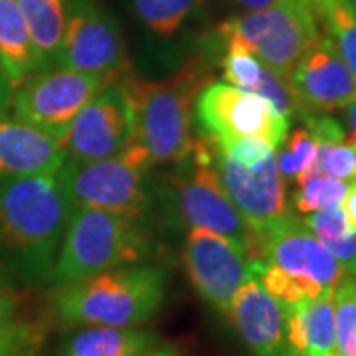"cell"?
Returning <instances> with one entry per match:
<instances>
[{"label": "cell", "mask_w": 356, "mask_h": 356, "mask_svg": "<svg viewBox=\"0 0 356 356\" xmlns=\"http://www.w3.org/2000/svg\"><path fill=\"white\" fill-rule=\"evenodd\" d=\"M72 214L56 172L0 180V243L30 280H51Z\"/></svg>", "instance_id": "1"}, {"label": "cell", "mask_w": 356, "mask_h": 356, "mask_svg": "<svg viewBox=\"0 0 356 356\" xmlns=\"http://www.w3.org/2000/svg\"><path fill=\"white\" fill-rule=\"evenodd\" d=\"M161 267L125 266L60 285L56 315L76 327H137L154 317L165 299Z\"/></svg>", "instance_id": "2"}, {"label": "cell", "mask_w": 356, "mask_h": 356, "mask_svg": "<svg viewBox=\"0 0 356 356\" xmlns=\"http://www.w3.org/2000/svg\"><path fill=\"white\" fill-rule=\"evenodd\" d=\"M206 83L202 70L194 64L165 81L123 83L135 111V143L153 163H178L191 153L194 103Z\"/></svg>", "instance_id": "3"}, {"label": "cell", "mask_w": 356, "mask_h": 356, "mask_svg": "<svg viewBox=\"0 0 356 356\" xmlns=\"http://www.w3.org/2000/svg\"><path fill=\"white\" fill-rule=\"evenodd\" d=\"M149 254V240L137 220L79 208L67 222L51 281L74 283L117 267L135 266Z\"/></svg>", "instance_id": "4"}, {"label": "cell", "mask_w": 356, "mask_h": 356, "mask_svg": "<svg viewBox=\"0 0 356 356\" xmlns=\"http://www.w3.org/2000/svg\"><path fill=\"white\" fill-rule=\"evenodd\" d=\"M153 165L149 153L133 143L123 153L102 161H72L56 172L74 210H103L119 216L139 220L149 204L147 170Z\"/></svg>", "instance_id": "5"}, {"label": "cell", "mask_w": 356, "mask_h": 356, "mask_svg": "<svg viewBox=\"0 0 356 356\" xmlns=\"http://www.w3.org/2000/svg\"><path fill=\"white\" fill-rule=\"evenodd\" d=\"M218 32L222 42L242 44L283 79H289L297 62L321 38L317 10L305 0H280L232 18Z\"/></svg>", "instance_id": "6"}, {"label": "cell", "mask_w": 356, "mask_h": 356, "mask_svg": "<svg viewBox=\"0 0 356 356\" xmlns=\"http://www.w3.org/2000/svg\"><path fill=\"white\" fill-rule=\"evenodd\" d=\"M178 163L180 168H177L170 182L180 220L188 228L210 229L228 238L254 259V232L220 182L210 140L204 137L194 139L191 153Z\"/></svg>", "instance_id": "7"}, {"label": "cell", "mask_w": 356, "mask_h": 356, "mask_svg": "<svg viewBox=\"0 0 356 356\" xmlns=\"http://www.w3.org/2000/svg\"><path fill=\"white\" fill-rule=\"evenodd\" d=\"M109 83L111 79L64 67L42 70L14 91V119L64 140L76 115Z\"/></svg>", "instance_id": "8"}, {"label": "cell", "mask_w": 356, "mask_h": 356, "mask_svg": "<svg viewBox=\"0 0 356 356\" xmlns=\"http://www.w3.org/2000/svg\"><path fill=\"white\" fill-rule=\"evenodd\" d=\"M194 113L204 133L214 140L261 137L275 149L285 143L291 125L264 97L222 81L200 89Z\"/></svg>", "instance_id": "9"}, {"label": "cell", "mask_w": 356, "mask_h": 356, "mask_svg": "<svg viewBox=\"0 0 356 356\" xmlns=\"http://www.w3.org/2000/svg\"><path fill=\"white\" fill-rule=\"evenodd\" d=\"M254 238V259L277 267L315 291L334 289V285L344 277L343 267L318 242L317 236L307 228L301 218L287 214L259 229Z\"/></svg>", "instance_id": "10"}, {"label": "cell", "mask_w": 356, "mask_h": 356, "mask_svg": "<svg viewBox=\"0 0 356 356\" xmlns=\"http://www.w3.org/2000/svg\"><path fill=\"white\" fill-rule=\"evenodd\" d=\"M127 54L119 26L93 0H72L54 67L113 79Z\"/></svg>", "instance_id": "11"}, {"label": "cell", "mask_w": 356, "mask_h": 356, "mask_svg": "<svg viewBox=\"0 0 356 356\" xmlns=\"http://www.w3.org/2000/svg\"><path fill=\"white\" fill-rule=\"evenodd\" d=\"M137 137L135 111L123 86L109 83L76 115L64 137L67 159L91 163L129 149Z\"/></svg>", "instance_id": "12"}, {"label": "cell", "mask_w": 356, "mask_h": 356, "mask_svg": "<svg viewBox=\"0 0 356 356\" xmlns=\"http://www.w3.org/2000/svg\"><path fill=\"white\" fill-rule=\"evenodd\" d=\"M184 266L198 295L226 317L238 289L254 275V259L240 245L202 228L186 234Z\"/></svg>", "instance_id": "13"}, {"label": "cell", "mask_w": 356, "mask_h": 356, "mask_svg": "<svg viewBox=\"0 0 356 356\" xmlns=\"http://www.w3.org/2000/svg\"><path fill=\"white\" fill-rule=\"evenodd\" d=\"M214 161L224 191L254 234L289 214L285 180L281 177L275 154L264 165L245 168L218 153L214 147Z\"/></svg>", "instance_id": "14"}, {"label": "cell", "mask_w": 356, "mask_h": 356, "mask_svg": "<svg viewBox=\"0 0 356 356\" xmlns=\"http://www.w3.org/2000/svg\"><path fill=\"white\" fill-rule=\"evenodd\" d=\"M287 81L301 111L329 113L356 99L355 76L329 36H321L305 51Z\"/></svg>", "instance_id": "15"}, {"label": "cell", "mask_w": 356, "mask_h": 356, "mask_svg": "<svg viewBox=\"0 0 356 356\" xmlns=\"http://www.w3.org/2000/svg\"><path fill=\"white\" fill-rule=\"evenodd\" d=\"M228 317L254 356H291L285 341L283 309L255 273L238 289Z\"/></svg>", "instance_id": "16"}, {"label": "cell", "mask_w": 356, "mask_h": 356, "mask_svg": "<svg viewBox=\"0 0 356 356\" xmlns=\"http://www.w3.org/2000/svg\"><path fill=\"white\" fill-rule=\"evenodd\" d=\"M65 159L62 139L18 119L0 117V180L51 175Z\"/></svg>", "instance_id": "17"}, {"label": "cell", "mask_w": 356, "mask_h": 356, "mask_svg": "<svg viewBox=\"0 0 356 356\" xmlns=\"http://www.w3.org/2000/svg\"><path fill=\"white\" fill-rule=\"evenodd\" d=\"M283 309L285 341L291 356L334 353V303L332 289L311 301Z\"/></svg>", "instance_id": "18"}, {"label": "cell", "mask_w": 356, "mask_h": 356, "mask_svg": "<svg viewBox=\"0 0 356 356\" xmlns=\"http://www.w3.org/2000/svg\"><path fill=\"white\" fill-rule=\"evenodd\" d=\"M156 343L153 332L133 327H83L65 337L60 356H140Z\"/></svg>", "instance_id": "19"}, {"label": "cell", "mask_w": 356, "mask_h": 356, "mask_svg": "<svg viewBox=\"0 0 356 356\" xmlns=\"http://www.w3.org/2000/svg\"><path fill=\"white\" fill-rule=\"evenodd\" d=\"M0 70L13 88L42 72L38 54L14 0H0Z\"/></svg>", "instance_id": "20"}, {"label": "cell", "mask_w": 356, "mask_h": 356, "mask_svg": "<svg viewBox=\"0 0 356 356\" xmlns=\"http://www.w3.org/2000/svg\"><path fill=\"white\" fill-rule=\"evenodd\" d=\"M24 18L32 46L38 54L42 70L54 67V60L64 36L67 0H14Z\"/></svg>", "instance_id": "21"}, {"label": "cell", "mask_w": 356, "mask_h": 356, "mask_svg": "<svg viewBox=\"0 0 356 356\" xmlns=\"http://www.w3.org/2000/svg\"><path fill=\"white\" fill-rule=\"evenodd\" d=\"M200 0H133V13L153 34L172 38Z\"/></svg>", "instance_id": "22"}, {"label": "cell", "mask_w": 356, "mask_h": 356, "mask_svg": "<svg viewBox=\"0 0 356 356\" xmlns=\"http://www.w3.org/2000/svg\"><path fill=\"white\" fill-rule=\"evenodd\" d=\"M334 303V353L356 356V275L344 277L332 289Z\"/></svg>", "instance_id": "23"}, {"label": "cell", "mask_w": 356, "mask_h": 356, "mask_svg": "<svg viewBox=\"0 0 356 356\" xmlns=\"http://www.w3.org/2000/svg\"><path fill=\"white\" fill-rule=\"evenodd\" d=\"M318 14L325 18L327 36L332 46L337 48L339 56L356 79V14L343 0L327 4L318 10Z\"/></svg>", "instance_id": "24"}, {"label": "cell", "mask_w": 356, "mask_h": 356, "mask_svg": "<svg viewBox=\"0 0 356 356\" xmlns=\"http://www.w3.org/2000/svg\"><path fill=\"white\" fill-rule=\"evenodd\" d=\"M275 156L283 180L295 182L299 186L313 170L317 159V143L305 127H299L289 135L287 145L280 153H275Z\"/></svg>", "instance_id": "25"}, {"label": "cell", "mask_w": 356, "mask_h": 356, "mask_svg": "<svg viewBox=\"0 0 356 356\" xmlns=\"http://www.w3.org/2000/svg\"><path fill=\"white\" fill-rule=\"evenodd\" d=\"M16 305L0 307V356H36L40 348L38 329L14 315Z\"/></svg>", "instance_id": "26"}, {"label": "cell", "mask_w": 356, "mask_h": 356, "mask_svg": "<svg viewBox=\"0 0 356 356\" xmlns=\"http://www.w3.org/2000/svg\"><path fill=\"white\" fill-rule=\"evenodd\" d=\"M348 184L343 180L327 177V175H313L299 184V191L293 196L295 210L299 214H311L323 208L343 202Z\"/></svg>", "instance_id": "27"}, {"label": "cell", "mask_w": 356, "mask_h": 356, "mask_svg": "<svg viewBox=\"0 0 356 356\" xmlns=\"http://www.w3.org/2000/svg\"><path fill=\"white\" fill-rule=\"evenodd\" d=\"M226 50L222 56V76L224 83L232 88L243 89V91H254L259 83L264 67L259 58L252 54L248 48H243L238 42H224Z\"/></svg>", "instance_id": "28"}, {"label": "cell", "mask_w": 356, "mask_h": 356, "mask_svg": "<svg viewBox=\"0 0 356 356\" xmlns=\"http://www.w3.org/2000/svg\"><path fill=\"white\" fill-rule=\"evenodd\" d=\"M313 175H327V177L343 180V182L356 180L355 137H346L337 145H317V159H315V165H313V170L309 177H313Z\"/></svg>", "instance_id": "29"}, {"label": "cell", "mask_w": 356, "mask_h": 356, "mask_svg": "<svg viewBox=\"0 0 356 356\" xmlns=\"http://www.w3.org/2000/svg\"><path fill=\"white\" fill-rule=\"evenodd\" d=\"M216 143V151L228 156L229 161L245 166V168H254L266 163L269 156L275 154V147L271 143H267L261 137H234V139H220Z\"/></svg>", "instance_id": "30"}, {"label": "cell", "mask_w": 356, "mask_h": 356, "mask_svg": "<svg viewBox=\"0 0 356 356\" xmlns=\"http://www.w3.org/2000/svg\"><path fill=\"white\" fill-rule=\"evenodd\" d=\"M323 245L339 261V266L343 267L344 273L356 275V232H348L343 238L323 242Z\"/></svg>", "instance_id": "31"}, {"label": "cell", "mask_w": 356, "mask_h": 356, "mask_svg": "<svg viewBox=\"0 0 356 356\" xmlns=\"http://www.w3.org/2000/svg\"><path fill=\"white\" fill-rule=\"evenodd\" d=\"M343 210L348 220V226L356 232V180L348 184L346 196L343 198Z\"/></svg>", "instance_id": "32"}, {"label": "cell", "mask_w": 356, "mask_h": 356, "mask_svg": "<svg viewBox=\"0 0 356 356\" xmlns=\"http://www.w3.org/2000/svg\"><path fill=\"white\" fill-rule=\"evenodd\" d=\"M10 97H13V86H10V81L6 79V76L0 70V117L6 111V107L10 103Z\"/></svg>", "instance_id": "33"}, {"label": "cell", "mask_w": 356, "mask_h": 356, "mask_svg": "<svg viewBox=\"0 0 356 356\" xmlns=\"http://www.w3.org/2000/svg\"><path fill=\"white\" fill-rule=\"evenodd\" d=\"M232 2L243 10L252 13V10H261V8H267L271 4H277L280 0H232Z\"/></svg>", "instance_id": "34"}, {"label": "cell", "mask_w": 356, "mask_h": 356, "mask_svg": "<svg viewBox=\"0 0 356 356\" xmlns=\"http://www.w3.org/2000/svg\"><path fill=\"white\" fill-rule=\"evenodd\" d=\"M344 109H346V123L350 127V137L356 139V99L353 103H348Z\"/></svg>", "instance_id": "35"}, {"label": "cell", "mask_w": 356, "mask_h": 356, "mask_svg": "<svg viewBox=\"0 0 356 356\" xmlns=\"http://www.w3.org/2000/svg\"><path fill=\"white\" fill-rule=\"evenodd\" d=\"M140 356H178V353L170 346H163V348H153V350H149V353Z\"/></svg>", "instance_id": "36"}, {"label": "cell", "mask_w": 356, "mask_h": 356, "mask_svg": "<svg viewBox=\"0 0 356 356\" xmlns=\"http://www.w3.org/2000/svg\"><path fill=\"white\" fill-rule=\"evenodd\" d=\"M307 4H311V6H313V8H315V10H321V8H325V6H327V4H331V2H337V0H305Z\"/></svg>", "instance_id": "37"}, {"label": "cell", "mask_w": 356, "mask_h": 356, "mask_svg": "<svg viewBox=\"0 0 356 356\" xmlns=\"http://www.w3.org/2000/svg\"><path fill=\"white\" fill-rule=\"evenodd\" d=\"M344 4H346V6H348V8H350V10H353V13L356 14V0H343Z\"/></svg>", "instance_id": "38"}, {"label": "cell", "mask_w": 356, "mask_h": 356, "mask_svg": "<svg viewBox=\"0 0 356 356\" xmlns=\"http://www.w3.org/2000/svg\"><path fill=\"white\" fill-rule=\"evenodd\" d=\"M8 303H13V299H8V297H0V307L8 305Z\"/></svg>", "instance_id": "39"}, {"label": "cell", "mask_w": 356, "mask_h": 356, "mask_svg": "<svg viewBox=\"0 0 356 356\" xmlns=\"http://www.w3.org/2000/svg\"><path fill=\"white\" fill-rule=\"evenodd\" d=\"M315 356H339L337 353H327V355H315Z\"/></svg>", "instance_id": "40"}]
</instances>
